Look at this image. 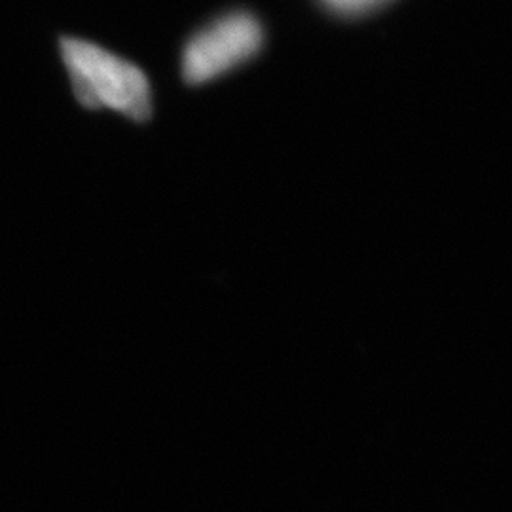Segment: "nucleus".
<instances>
[{"mask_svg": "<svg viewBox=\"0 0 512 512\" xmlns=\"http://www.w3.org/2000/svg\"><path fill=\"white\" fill-rule=\"evenodd\" d=\"M329 12L340 18H363L380 10L391 0H319Z\"/></svg>", "mask_w": 512, "mask_h": 512, "instance_id": "3", "label": "nucleus"}, {"mask_svg": "<svg viewBox=\"0 0 512 512\" xmlns=\"http://www.w3.org/2000/svg\"><path fill=\"white\" fill-rule=\"evenodd\" d=\"M264 44L260 21L249 12L220 16L188 40L183 52L184 82L200 86L253 59Z\"/></svg>", "mask_w": 512, "mask_h": 512, "instance_id": "2", "label": "nucleus"}, {"mask_svg": "<svg viewBox=\"0 0 512 512\" xmlns=\"http://www.w3.org/2000/svg\"><path fill=\"white\" fill-rule=\"evenodd\" d=\"M59 55L74 99L84 109L112 110L133 122L150 118V82L135 63L78 37L59 38Z\"/></svg>", "mask_w": 512, "mask_h": 512, "instance_id": "1", "label": "nucleus"}]
</instances>
